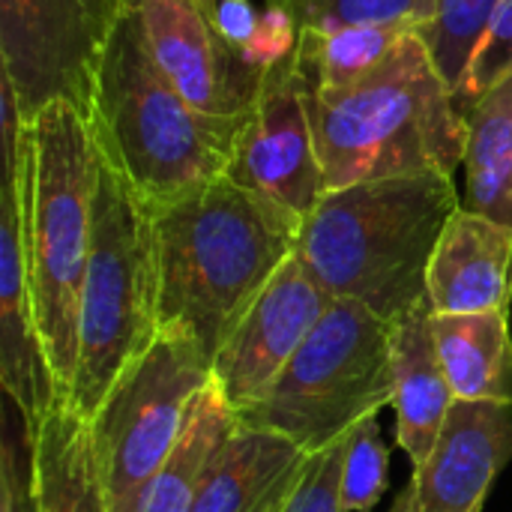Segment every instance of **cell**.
Listing matches in <instances>:
<instances>
[{
  "instance_id": "obj_5",
  "label": "cell",
  "mask_w": 512,
  "mask_h": 512,
  "mask_svg": "<svg viewBox=\"0 0 512 512\" xmlns=\"http://www.w3.org/2000/svg\"><path fill=\"white\" fill-rule=\"evenodd\" d=\"M243 120L189 105L150 57L141 21L126 3L99 69L90 129L102 162L138 201L159 210L225 177Z\"/></svg>"
},
{
  "instance_id": "obj_1",
  "label": "cell",
  "mask_w": 512,
  "mask_h": 512,
  "mask_svg": "<svg viewBox=\"0 0 512 512\" xmlns=\"http://www.w3.org/2000/svg\"><path fill=\"white\" fill-rule=\"evenodd\" d=\"M159 333L192 342L210 363L294 255L303 216L231 177L150 210Z\"/></svg>"
},
{
  "instance_id": "obj_28",
  "label": "cell",
  "mask_w": 512,
  "mask_h": 512,
  "mask_svg": "<svg viewBox=\"0 0 512 512\" xmlns=\"http://www.w3.org/2000/svg\"><path fill=\"white\" fill-rule=\"evenodd\" d=\"M0 512H36L30 450L24 459V447H18L9 435L3 438L0 456Z\"/></svg>"
},
{
  "instance_id": "obj_18",
  "label": "cell",
  "mask_w": 512,
  "mask_h": 512,
  "mask_svg": "<svg viewBox=\"0 0 512 512\" xmlns=\"http://www.w3.org/2000/svg\"><path fill=\"white\" fill-rule=\"evenodd\" d=\"M27 447L36 512H108L90 423L75 411L69 393H57Z\"/></svg>"
},
{
  "instance_id": "obj_21",
  "label": "cell",
  "mask_w": 512,
  "mask_h": 512,
  "mask_svg": "<svg viewBox=\"0 0 512 512\" xmlns=\"http://www.w3.org/2000/svg\"><path fill=\"white\" fill-rule=\"evenodd\" d=\"M462 207L512 228V69L468 114Z\"/></svg>"
},
{
  "instance_id": "obj_20",
  "label": "cell",
  "mask_w": 512,
  "mask_h": 512,
  "mask_svg": "<svg viewBox=\"0 0 512 512\" xmlns=\"http://www.w3.org/2000/svg\"><path fill=\"white\" fill-rule=\"evenodd\" d=\"M240 429L237 411L228 405L216 381H210L195 399L186 429L153 477L141 512H189L198 501L219 453Z\"/></svg>"
},
{
  "instance_id": "obj_10",
  "label": "cell",
  "mask_w": 512,
  "mask_h": 512,
  "mask_svg": "<svg viewBox=\"0 0 512 512\" xmlns=\"http://www.w3.org/2000/svg\"><path fill=\"white\" fill-rule=\"evenodd\" d=\"M225 177L279 201L303 219L324 198L327 189L297 48L267 66L258 99L237 135Z\"/></svg>"
},
{
  "instance_id": "obj_3",
  "label": "cell",
  "mask_w": 512,
  "mask_h": 512,
  "mask_svg": "<svg viewBox=\"0 0 512 512\" xmlns=\"http://www.w3.org/2000/svg\"><path fill=\"white\" fill-rule=\"evenodd\" d=\"M99 174L102 153L90 120L75 105L51 102L27 123L15 165L27 288L51 375L63 393H69L78 357Z\"/></svg>"
},
{
  "instance_id": "obj_15",
  "label": "cell",
  "mask_w": 512,
  "mask_h": 512,
  "mask_svg": "<svg viewBox=\"0 0 512 512\" xmlns=\"http://www.w3.org/2000/svg\"><path fill=\"white\" fill-rule=\"evenodd\" d=\"M426 297L435 315L510 309L512 228L459 207L429 261Z\"/></svg>"
},
{
  "instance_id": "obj_14",
  "label": "cell",
  "mask_w": 512,
  "mask_h": 512,
  "mask_svg": "<svg viewBox=\"0 0 512 512\" xmlns=\"http://www.w3.org/2000/svg\"><path fill=\"white\" fill-rule=\"evenodd\" d=\"M0 384L30 444L60 390L33 318L15 174L0 180Z\"/></svg>"
},
{
  "instance_id": "obj_26",
  "label": "cell",
  "mask_w": 512,
  "mask_h": 512,
  "mask_svg": "<svg viewBox=\"0 0 512 512\" xmlns=\"http://www.w3.org/2000/svg\"><path fill=\"white\" fill-rule=\"evenodd\" d=\"M512 69V0H501L495 18H492V27L471 63V72H468V81L462 87V93L456 96V108L459 114L468 120L471 108L477 105V99L495 84L501 81L507 72Z\"/></svg>"
},
{
  "instance_id": "obj_6",
  "label": "cell",
  "mask_w": 512,
  "mask_h": 512,
  "mask_svg": "<svg viewBox=\"0 0 512 512\" xmlns=\"http://www.w3.org/2000/svg\"><path fill=\"white\" fill-rule=\"evenodd\" d=\"M159 336L153 216L129 183L102 162L93 237L78 312V357L69 399L93 420L126 369Z\"/></svg>"
},
{
  "instance_id": "obj_24",
  "label": "cell",
  "mask_w": 512,
  "mask_h": 512,
  "mask_svg": "<svg viewBox=\"0 0 512 512\" xmlns=\"http://www.w3.org/2000/svg\"><path fill=\"white\" fill-rule=\"evenodd\" d=\"M294 24L312 30H333L351 24H387L423 30L435 15V0H273Z\"/></svg>"
},
{
  "instance_id": "obj_4",
  "label": "cell",
  "mask_w": 512,
  "mask_h": 512,
  "mask_svg": "<svg viewBox=\"0 0 512 512\" xmlns=\"http://www.w3.org/2000/svg\"><path fill=\"white\" fill-rule=\"evenodd\" d=\"M309 114L324 189L405 174H456L468 120L459 114L420 30L369 78L342 90H312Z\"/></svg>"
},
{
  "instance_id": "obj_8",
  "label": "cell",
  "mask_w": 512,
  "mask_h": 512,
  "mask_svg": "<svg viewBox=\"0 0 512 512\" xmlns=\"http://www.w3.org/2000/svg\"><path fill=\"white\" fill-rule=\"evenodd\" d=\"M213 363L186 339L159 333L114 384L90 423L108 512H141L147 489L177 447Z\"/></svg>"
},
{
  "instance_id": "obj_22",
  "label": "cell",
  "mask_w": 512,
  "mask_h": 512,
  "mask_svg": "<svg viewBox=\"0 0 512 512\" xmlns=\"http://www.w3.org/2000/svg\"><path fill=\"white\" fill-rule=\"evenodd\" d=\"M411 33L414 27L387 24H351L333 30L303 27L297 36V60L312 90H342L378 72Z\"/></svg>"
},
{
  "instance_id": "obj_2",
  "label": "cell",
  "mask_w": 512,
  "mask_h": 512,
  "mask_svg": "<svg viewBox=\"0 0 512 512\" xmlns=\"http://www.w3.org/2000/svg\"><path fill=\"white\" fill-rule=\"evenodd\" d=\"M459 207L456 183L441 171L333 189L303 219L294 255L330 297L396 324L429 300V261Z\"/></svg>"
},
{
  "instance_id": "obj_19",
  "label": "cell",
  "mask_w": 512,
  "mask_h": 512,
  "mask_svg": "<svg viewBox=\"0 0 512 512\" xmlns=\"http://www.w3.org/2000/svg\"><path fill=\"white\" fill-rule=\"evenodd\" d=\"M432 333L459 402H512L510 309L432 315Z\"/></svg>"
},
{
  "instance_id": "obj_17",
  "label": "cell",
  "mask_w": 512,
  "mask_h": 512,
  "mask_svg": "<svg viewBox=\"0 0 512 512\" xmlns=\"http://www.w3.org/2000/svg\"><path fill=\"white\" fill-rule=\"evenodd\" d=\"M309 459L294 441L240 423L189 512H282Z\"/></svg>"
},
{
  "instance_id": "obj_29",
  "label": "cell",
  "mask_w": 512,
  "mask_h": 512,
  "mask_svg": "<svg viewBox=\"0 0 512 512\" xmlns=\"http://www.w3.org/2000/svg\"><path fill=\"white\" fill-rule=\"evenodd\" d=\"M195 3H198V6H204V9L210 12V9H213V6H216L219 0H195Z\"/></svg>"
},
{
  "instance_id": "obj_27",
  "label": "cell",
  "mask_w": 512,
  "mask_h": 512,
  "mask_svg": "<svg viewBox=\"0 0 512 512\" xmlns=\"http://www.w3.org/2000/svg\"><path fill=\"white\" fill-rule=\"evenodd\" d=\"M348 438L315 453L282 512H345L342 510V468Z\"/></svg>"
},
{
  "instance_id": "obj_25",
  "label": "cell",
  "mask_w": 512,
  "mask_h": 512,
  "mask_svg": "<svg viewBox=\"0 0 512 512\" xmlns=\"http://www.w3.org/2000/svg\"><path fill=\"white\" fill-rule=\"evenodd\" d=\"M390 486V447L381 438L378 414L348 435L342 468V510L372 512Z\"/></svg>"
},
{
  "instance_id": "obj_23",
  "label": "cell",
  "mask_w": 512,
  "mask_h": 512,
  "mask_svg": "<svg viewBox=\"0 0 512 512\" xmlns=\"http://www.w3.org/2000/svg\"><path fill=\"white\" fill-rule=\"evenodd\" d=\"M501 0H435L432 21L420 30L438 72L453 90L462 93L471 63L492 27Z\"/></svg>"
},
{
  "instance_id": "obj_11",
  "label": "cell",
  "mask_w": 512,
  "mask_h": 512,
  "mask_svg": "<svg viewBox=\"0 0 512 512\" xmlns=\"http://www.w3.org/2000/svg\"><path fill=\"white\" fill-rule=\"evenodd\" d=\"M150 57L177 93L210 117L240 120L252 111L264 72L234 48L195 0H126Z\"/></svg>"
},
{
  "instance_id": "obj_12",
  "label": "cell",
  "mask_w": 512,
  "mask_h": 512,
  "mask_svg": "<svg viewBox=\"0 0 512 512\" xmlns=\"http://www.w3.org/2000/svg\"><path fill=\"white\" fill-rule=\"evenodd\" d=\"M330 303L297 255L279 267L213 360V381L237 414L267 396Z\"/></svg>"
},
{
  "instance_id": "obj_13",
  "label": "cell",
  "mask_w": 512,
  "mask_h": 512,
  "mask_svg": "<svg viewBox=\"0 0 512 512\" xmlns=\"http://www.w3.org/2000/svg\"><path fill=\"white\" fill-rule=\"evenodd\" d=\"M512 462V402H453L429 462L390 512H480Z\"/></svg>"
},
{
  "instance_id": "obj_9",
  "label": "cell",
  "mask_w": 512,
  "mask_h": 512,
  "mask_svg": "<svg viewBox=\"0 0 512 512\" xmlns=\"http://www.w3.org/2000/svg\"><path fill=\"white\" fill-rule=\"evenodd\" d=\"M126 0H0V69L33 120L51 102L93 111L99 69Z\"/></svg>"
},
{
  "instance_id": "obj_16",
  "label": "cell",
  "mask_w": 512,
  "mask_h": 512,
  "mask_svg": "<svg viewBox=\"0 0 512 512\" xmlns=\"http://www.w3.org/2000/svg\"><path fill=\"white\" fill-rule=\"evenodd\" d=\"M432 315V303L426 300L390 324L396 441L411 459V471L429 462L456 402L438 357Z\"/></svg>"
},
{
  "instance_id": "obj_7",
  "label": "cell",
  "mask_w": 512,
  "mask_h": 512,
  "mask_svg": "<svg viewBox=\"0 0 512 512\" xmlns=\"http://www.w3.org/2000/svg\"><path fill=\"white\" fill-rule=\"evenodd\" d=\"M393 387L390 324L354 300L333 297L267 396L237 417L315 456L393 405Z\"/></svg>"
}]
</instances>
